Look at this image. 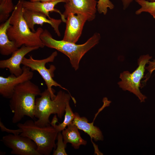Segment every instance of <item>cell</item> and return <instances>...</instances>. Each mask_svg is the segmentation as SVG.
<instances>
[{"mask_svg": "<svg viewBox=\"0 0 155 155\" xmlns=\"http://www.w3.org/2000/svg\"><path fill=\"white\" fill-rule=\"evenodd\" d=\"M24 9L22 0H19L10 17L7 31L9 38L15 42L18 48L23 45L43 48L44 46L40 37L43 29L39 27L35 32L32 31L24 18Z\"/></svg>", "mask_w": 155, "mask_h": 155, "instance_id": "obj_1", "label": "cell"}, {"mask_svg": "<svg viewBox=\"0 0 155 155\" xmlns=\"http://www.w3.org/2000/svg\"><path fill=\"white\" fill-rule=\"evenodd\" d=\"M40 89L30 80L21 83L15 88L9 99V106L13 113L12 122L16 123L25 116L34 118L36 97L40 95Z\"/></svg>", "mask_w": 155, "mask_h": 155, "instance_id": "obj_2", "label": "cell"}, {"mask_svg": "<svg viewBox=\"0 0 155 155\" xmlns=\"http://www.w3.org/2000/svg\"><path fill=\"white\" fill-rule=\"evenodd\" d=\"M40 96L36 99L34 112L35 117L37 119L35 123L40 127H45L50 125L49 118L52 114L56 115L61 119L65 113L67 103L71 98L76 104L75 99L70 94L60 90L55 97L52 99L51 94L46 89L40 94Z\"/></svg>", "mask_w": 155, "mask_h": 155, "instance_id": "obj_3", "label": "cell"}, {"mask_svg": "<svg viewBox=\"0 0 155 155\" xmlns=\"http://www.w3.org/2000/svg\"><path fill=\"white\" fill-rule=\"evenodd\" d=\"M40 37L44 46L56 49L68 57L72 67L76 71L79 68L80 62L83 57L99 43L101 36L99 33H95L85 43L77 44L63 40H55L46 29L44 30Z\"/></svg>", "mask_w": 155, "mask_h": 155, "instance_id": "obj_4", "label": "cell"}, {"mask_svg": "<svg viewBox=\"0 0 155 155\" xmlns=\"http://www.w3.org/2000/svg\"><path fill=\"white\" fill-rule=\"evenodd\" d=\"M17 126L22 131L20 135L29 137L35 143L40 155H49L55 148V141L59 132L51 125L40 127L34 121L29 120L23 123H18Z\"/></svg>", "mask_w": 155, "mask_h": 155, "instance_id": "obj_5", "label": "cell"}, {"mask_svg": "<svg viewBox=\"0 0 155 155\" xmlns=\"http://www.w3.org/2000/svg\"><path fill=\"white\" fill-rule=\"evenodd\" d=\"M152 58L149 54L141 56L138 60V66L136 70L131 73L128 71L121 73L119 78L121 80L118 83L119 87L134 94L141 102H145L147 98L140 90L141 81L144 76L146 65Z\"/></svg>", "mask_w": 155, "mask_h": 155, "instance_id": "obj_6", "label": "cell"}, {"mask_svg": "<svg viewBox=\"0 0 155 155\" xmlns=\"http://www.w3.org/2000/svg\"><path fill=\"white\" fill-rule=\"evenodd\" d=\"M57 54V52L55 51L46 58L40 59H35L32 56H30L29 58L25 57L22 62V64L24 66L29 67L32 71H37L40 75L45 82L52 99H53L56 96L52 88L53 86L59 87L68 92L67 89L62 87L53 79L54 76V72L56 69L55 66L51 65L49 69L46 67V63L53 62L54 61Z\"/></svg>", "mask_w": 155, "mask_h": 155, "instance_id": "obj_7", "label": "cell"}, {"mask_svg": "<svg viewBox=\"0 0 155 155\" xmlns=\"http://www.w3.org/2000/svg\"><path fill=\"white\" fill-rule=\"evenodd\" d=\"M1 141L11 149V154L16 155H40L35 143L29 137L10 134L3 136Z\"/></svg>", "mask_w": 155, "mask_h": 155, "instance_id": "obj_8", "label": "cell"}, {"mask_svg": "<svg viewBox=\"0 0 155 155\" xmlns=\"http://www.w3.org/2000/svg\"><path fill=\"white\" fill-rule=\"evenodd\" d=\"M97 3L96 0H68L64 5L63 14L65 18L70 13L82 14L91 21L96 17Z\"/></svg>", "mask_w": 155, "mask_h": 155, "instance_id": "obj_9", "label": "cell"}, {"mask_svg": "<svg viewBox=\"0 0 155 155\" xmlns=\"http://www.w3.org/2000/svg\"><path fill=\"white\" fill-rule=\"evenodd\" d=\"M22 68V73L19 76L11 74L6 77L0 76V94L3 97L10 99L17 85L33 78L34 73L29 67L23 66Z\"/></svg>", "mask_w": 155, "mask_h": 155, "instance_id": "obj_10", "label": "cell"}, {"mask_svg": "<svg viewBox=\"0 0 155 155\" xmlns=\"http://www.w3.org/2000/svg\"><path fill=\"white\" fill-rule=\"evenodd\" d=\"M87 18L81 14L70 13L66 18V28L63 40L76 43L80 37Z\"/></svg>", "mask_w": 155, "mask_h": 155, "instance_id": "obj_11", "label": "cell"}, {"mask_svg": "<svg viewBox=\"0 0 155 155\" xmlns=\"http://www.w3.org/2000/svg\"><path fill=\"white\" fill-rule=\"evenodd\" d=\"M38 47H31L23 45L13 52L11 57L7 59L0 61V68H7L9 69L10 74L16 76L20 75L23 72L20 65L24 58L28 53L37 50Z\"/></svg>", "mask_w": 155, "mask_h": 155, "instance_id": "obj_12", "label": "cell"}, {"mask_svg": "<svg viewBox=\"0 0 155 155\" xmlns=\"http://www.w3.org/2000/svg\"><path fill=\"white\" fill-rule=\"evenodd\" d=\"M23 16L29 28L32 32L36 31L34 28L35 25H39L42 26L44 23H47L50 24L53 28L58 36H60L59 27L62 21L61 19H56L52 18L49 19L43 13L24 9Z\"/></svg>", "mask_w": 155, "mask_h": 155, "instance_id": "obj_13", "label": "cell"}, {"mask_svg": "<svg viewBox=\"0 0 155 155\" xmlns=\"http://www.w3.org/2000/svg\"><path fill=\"white\" fill-rule=\"evenodd\" d=\"M22 0L23 7L25 9L42 13L45 15L49 19L51 18L49 16V12H55L59 14L63 22L65 23L66 22V19L63 14L59 10L55 8V5L58 3L61 2L65 3L63 0H56L49 2Z\"/></svg>", "mask_w": 155, "mask_h": 155, "instance_id": "obj_14", "label": "cell"}, {"mask_svg": "<svg viewBox=\"0 0 155 155\" xmlns=\"http://www.w3.org/2000/svg\"><path fill=\"white\" fill-rule=\"evenodd\" d=\"M75 113V117L72 123L78 129L83 131L88 135L91 141L92 139L95 141L103 140L104 137L99 127L94 125V121L92 123H89L86 117H80L78 113Z\"/></svg>", "mask_w": 155, "mask_h": 155, "instance_id": "obj_15", "label": "cell"}, {"mask_svg": "<svg viewBox=\"0 0 155 155\" xmlns=\"http://www.w3.org/2000/svg\"><path fill=\"white\" fill-rule=\"evenodd\" d=\"M10 18L0 25V53L8 56L18 50V48L14 42L10 40L7 34V29L10 25Z\"/></svg>", "mask_w": 155, "mask_h": 155, "instance_id": "obj_16", "label": "cell"}, {"mask_svg": "<svg viewBox=\"0 0 155 155\" xmlns=\"http://www.w3.org/2000/svg\"><path fill=\"white\" fill-rule=\"evenodd\" d=\"M62 134L64 144L71 143L75 149H78L80 146L86 145L87 144V141L81 137L77 127L72 122L62 131Z\"/></svg>", "mask_w": 155, "mask_h": 155, "instance_id": "obj_17", "label": "cell"}, {"mask_svg": "<svg viewBox=\"0 0 155 155\" xmlns=\"http://www.w3.org/2000/svg\"><path fill=\"white\" fill-rule=\"evenodd\" d=\"M15 6L12 0H0V23L6 21L13 11Z\"/></svg>", "mask_w": 155, "mask_h": 155, "instance_id": "obj_18", "label": "cell"}, {"mask_svg": "<svg viewBox=\"0 0 155 155\" xmlns=\"http://www.w3.org/2000/svg\"><path fill=\"white\" fill-rule=\"evenodd\" d=\"M69 102H68L66 104L63 121L54 127L59 132H61L65 129L67 126L72 122L75 118V113L73 112L69 105Z\"/></svg>", "mask_w": 155, "mask_h": 155, "instance_id": "obj_19", "label": "cell"}, {"mask_svg": "<svg viewBox=\"0 0 155 155\" xmlns=\"http://www.w3.org/2000/svg\"><path fill=\"white\" fill-rule=\"evenodd\" d=\"M140 6V7L135 12V14L139 15L143 12L149 13L155 19V1L150 2L146 0H135Z\"/></svg>", "mask_w": 155, "mask_h": 155, "instance_id": "obj_20", "label": "cell"}, {"mask_svg": "<svg viewBox=\"0 0 155 155\" xmlns=\"http://www.w3.org/2000/svg\"><path fill=\"white\" fill-rule=\"evenodd\" d=\"M57 142L56 149L53 151V155H67L65 150L66 145L63 142V138L61 132H59L57 136Z\"/></svg>", "mask_w": 155, "mask_h": 155, "instance_id": "obj_21", "label": "cell"}, {"mask_svg": "<svg viewBox=\"0 0 155 155\" xmlns=\"http://www.w3.org/2000/svg\"><path fill=\"white\" fill-rule=\"evenodd\" d=\"M114 5L110 0H98L97 5V10L100 14L105 15L107 13L108 9H114Z\"/></svg>", "mask_w": 155, "mask_h": 155, "instance_id": "obj_22", "label": "cell"}, {"mask_svg": "<svg viewBox=\"0 0 155 155\" xmlns=\"http://www.w3.org/2000/svg\"><path fill=\"white\" fill-rule=\"evenodd\" d=\"M0 127L2 131L6 132L10 134L19 135L22 132L21 130L19 128L17 129H12L6 128L1 121H0Z\"/></svg>", "mask_w": 155, "mask_h": 155, "instance_id": "obj_23", "label": "cell"}, {"mask_svg": "<svg viewBox=\"0 0 155 155\" xmlns=\"http://www.w3.org/2000/svg\"><path fill=\"white\" fill-rule=\"evenodd\" d=\"M148 65L147 67H146V69L148 71L149 77L151 76L152 72L155 70V59L152 61H149L148 63Z\"/></svg>", "mask_w": 155, "mask_h": 155, "instance_id": "obj_24", "label": "cell"}, {"mask_svg": "<svg viewBox=\"0 0 155 155\" xmlns=\"http://www.w3.org/2000/svg\"><path fill=\"white\" fill-rule=\"evenodd\" d=\"M134 0H121L122 3L123 8L124 10L126 9L130 5Z\"/></svg>", "mask_w": 155, "mask_h": 155, "instance_id": "obj_25", "label": "cell"}, {"mask_svg": "<svg viewBox=\"0 0 155 155\" xmlns=\"http://www.w3.org/2000/svg\"><path fill=\"white\" fill-rule=\"evenodd\" d=\"M57 116L56 115H55L51 122H50L51 125L54 127L57 125L56 123L58 122V120Z\"/></svg>", "mask_w": 155, "mask_h": 155, "instance_id": "obj_26", "label": "cell"}, {"mask_svg": "<svg viewBox=\"0 0 155 155\" xmlns=\"http://www.w3.org/2000/svg\"><path fill=\"white\" fill-rule=\"evenodd\" d=\"M56 0H32L31 1H40L42 2H49V1H55ZM65 2V3H66L67 2L68 0H63Z\"/></svg>", "mask_w": 155, "mask_h": 155, "instance_id": "obj_27", "label": "cell"}, {"mask_svg": "<svg viewBox=\"0 0 155 155\" xmlns=\"http://www.w3.org/2000/svg\"><path fill=\"white\" fill-rule=\"evenodd\" d=\"M150 2H154L155 1V0H146Z\"/></svg>", "mask_w": 155, "mask_h": 155, "instance_id": "obj_28", "label": "cell"}, {"mask_svg": "<svg viewBox=\"0 0 155 155\" xmlns=\"http://www.w3.org/2000/svg\"><path fill=\"white\" fill-rule=\"evenodd\" d=\"M29 0L30 1H31L32 0Z\"/></svg>", "mask_w": 155, "mask_h": 155, "instance_id": "obj_29", "label": "cell"}]
</instances>
